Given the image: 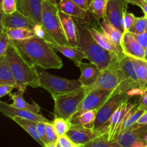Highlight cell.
I'll return each mask as SVG.
<instances>
[{"label":"cell","mask_w":147,"mask_h":147,"mask_svg":"<svg viewBox=\"0 0 147 147\" xmlns=\"http://www.w3.org/2000/svg\"><path fill=\"white\" fill-rule=\"evenodd\" d=\"M57 144L59 147H75L76 145L66 134L59 136Z\"/></svg>","instance_id":"cell-40"},{"label":"cell","mask_w":147,"mask_h":147,"mask_svg":"<svg viewBox=\"0 0 147 147\" xmlns=\"http://www.w3.org/2000/svg\"><path fill=\"white\" fill-rule=\"evenodd\" d=\"M76 65L80 70V81L84 87H90L95 83L101 73V70L94 63H86L82 61L75 63Z\"/></svg>","instance_id":"cell-19"},{"label":"cell","mask_w":147,"mask_h":147,"mask_svg":"<svg viewBox=\"0 0 147 147\" xmlns=\"http://www.w3.org/2000/svg\"><path fill=\"white\" fill-rule=\"evenodd\" d=\"M46 128V136L49 144H57L58 139V135L55 129L53 123L47 121L45 123Z\"/></svg>","instance_id":"cell-37"},{"label":"cell","mask_w":147,"mask_h":147,"mask_svg":"<svg viewBox=\"0 0 147 147\" xmlns=\"http://www.w3.org/2000/svg\"><path fill=\"white\" fill-rule=\"evenodd\" d=\"M131 58L141 89L147 86V62L146 60Z\"/></svg>","instance_id":"cell-28"},{"label":"cell","mask_w":147,"mask_h":147,"mask_svg":"<svg viewBox=\"0 0 147 147\" xmlns=\"http://www.w3.org/2000/svg\"><path fill=\"white\" fill-rule=\"evenodd\" d=\"M133 34V33H132ZM138 42L144 49L147 48V32L141 34H133Z\"/></svg>","instance_id":"cell-43"},{"label":"cell","mask_w":147,"mask_h":147,"mask_svg":"<svg viewBox=\"0 0 147 147\" xmlns=\"http://www.w3.org/2000/svg\"><path fill=\"white\" fill-rule=\"evenodd\" d=\"M14 88H15V87L11 85L0 84V97L3 98L6 95L10 94Z\"/></svg>","instance_id":"cell-44"},{"label":"cell","mask_w":147,"mask_h":147,"mask_svg":"<svg viewBox=\"0 0 147 147\" xmlns=\"http://www.w3.org/2000/svg\"><path fill=\"white\" fill-rule=\"evenodd\" d=\"M144 60L147 62V48L145 49V55H144Z\"/></svg>","instance_id":"cell-49"},{"label":"cell","mask_w":147,"mask_h":147,"mask_svg":"<svg viewBox=\"0 0 147 147\" xmlns=\"http://www.w3.org/2000/svg\"><path fill=\"white\" fill-rule=\"evenodd\" d=\"M138 104L139 108L144 109V111L147 110V86L142 90Z\"/></svg>","instance_id":"cell-41"},{"label":"cell","mask_w":147,"mask_h":147,"mask_svg":"<svg viewBox=\"0 0 147 147\" xmlns=\"http://www.w3.org/2000/svg\"><path fill=\"white\" fill-rule=\"evenodd\" d=\"M1 27L7 30L14 28H27L33 30L37 23L23 15L19 11L10 14H5L1 11Z\"/></svg>","instance_id":"cell-15"},{"label":"cell","mask_w":147,"mask_h":147,"mask_svg":"<svg viewBox=\"0 0 147 147\" xmlns=\"http://www.w3.org/2000/svg\"><path fill=\"white\" fill-rule=\"evenodd\" d=\"M66 135L76 145L81 146L87 144L102 134L98 131L86 128L80 124L72 123Z\"/></svg>","instance_id":"cell-13"},{"label":"cell","mask_w":147,"mask_h":147,"mask_svg":"<svg viewBox=\"0 0 147 147\" xmlns=\"http://www.w3.org/2000/svg\"><path fill=\"white\" fill-rule=\"evenodd\" d=\"M23 58L34 67L47 69H60L63 67L61 58L50 43L34 36L21 41H12Z\"/></svg>","instance_id":"cell-1"},{"label":"cell","mask_w":147,"mask_h":147,"mask_svg":"<svg viewBox=\"0 0 147 147\" xmlns=\"http://www.w3.org/2000/svg\"><path fill=\"white\" fill-rule=\"evenodd\" d=\"M98 110H90L84 111L80 114L76 119L70 121L72 123L80 124L89 129H93L94 127L95 121H96V115Z\"/></svg>","instance_id":"cell-29"},{"label":"cell","mask_w":147,"mask_h":147,"mask_svg":"<svg viewBox=\"0 0 147 147\" xmlns=\"http://www.w3.org/2000/svg\"><path fill=\"white\" fill-rule=\"evenodd\" d=\"M42 24L56 43L70 45L63 31L59 16L58 7L48 0H44L42 3Z\"/></svg>","instance_id":"cell-5"},{"label":"cell","mask_w":147,"mask_h":147,"mask_svg":"<svg viewBox=\"0 0 147 147\" xmlns=\"http://www.w3.org/2000/svg\"><path fill=\"white\" fill-rule=\"evenodd\" d=\"M145 1H147V0H145Z\"/></svg>","instance_id":"cell-51"},{"label":"cell","mask_w":147,"mask_h":147,"mask_svg":"<svg viewBox=\"0 0 147 147\" xmlns=\"http://www.w3.org/2000/svg\"><path fill=\"white\" fill-rule=\"evenodd\" d=\"M77 26L78 30L77 47L86 55L88 60L96 65L101 71L107 68L116 56L103 48L94 40L87 28L78 24Z\"/></svg>","instance_id":"cell-3"},{"label":"cell","mask_w":147,"mask_h":147,"mask_svg":"<svg viewBox=\"0 0 147 147\" xmlns=\"http://www.w3.org/2000/svg\"><path fill=\"white\" fill-rule=\"evenodd\" d=\"M0 111L4 116L10 118L11 119L14 117H19L22 118V119L34 121L36 122L49 121L41 113L38 114V113H33V112L29 111L27 110L16 109V108L12 107L10 104L6 103L5 102L3 101L0 102Z\"/></svg>","instance_id":"cell-18"},{"label":"cell","mask_w":147,"mask_h":147,"mask_svg":"<svg viewBox=\"0 0 147 147\" xmlns=\"http://www.w3.org/2000/svg\"><path fill=\"white\" fill-rule=\"evenodd\" d=\"M121 47L126 56L139 60H144L145 49L138 42L134 34L130 32H125L123 34Z\"/></svg>","instance_id":"cell-17"},{"label":"cell","mask_w":147,"mask_h":147,"mask_svg":"<svg viewBox=\"0 0 147 147\" xmlns=\"http://www.w3.org/2000/svg\"><path fill=\"white\" fill-rule=\"evenodd\" d=\"M40 79V87L45 89L52 96L69 93L83 88L80 80H69L54 76L40 67L37 70Z\"/></svg>","instance_id":"cell-7"},{"label":"cell","mask_w":147,"mask_h":147,"mask_svg":"<svg viewBox=\"0 0 147 147\" xmlns=\"http://www.w3.org/2000/svg\"><path fill=\"white\" fill-rule=\"evenodd\" d=\"M136 17H135L134 14L133 13L128 12L127 11L124 14L123 19V29H124V32H125L129 31L131 27L134 23L135 20H136Z\"/></svg>","instance_id":"cell-38"},{"label":"cell","mask_w":147,"mask_h":147,"mask_svg":"<svg viewBox=\"0 0 147 147\" xmlns=\"http://www.w3.org/2000/svg\"><path fill=\"white\" fill-rule=\"evenodd\" d=\"M49 42L50 43L51 46L56 52L60 53L65 57L73 60L74 63L78 61H82V60H83V59H87L86 55L78 47L59 45L55 41Z\"/></svg>","instance_id":"cell-22"},{"label":"cell","mask_w":147,"mask_h":147,"mask_svg":"<svg viewBox=\"0 0 147 147\" xmlns=\"http://www.w3.org/2000/svg\"><path fill=\"white\" fill-rule=\"evenodd\" d=\"M11 120L14 121L15 123H17L20 127L22 128L29 135L32 136L37 142H38L41 146H45L44 144L42 142L40 138L39 137L37 131V122L34 121L32 120H28V119H22L19 117H14L11 119Z\"/></svg>","instance_id":"cell-26"},{"label":"cell","mask_w":147,"mask_h":147,"mask_svg":"<svg viewBox=\"0 0 147 147\" xmlns=\"http://www.w3.org/2000/svg\"><path fill=\"white\" fill-rule=\"evenodd\" d=\"M0 84H9L16 88V82L6 55L0 57Z\"/></svg>","instance_id":"cell-24"},{"label":"cell","mask_w":147,"mask_h":147,"mask_svg":"<svg viewBox=\"0 0 147 147\" xmlns=\"http://www.w3.org/2000/svg\"><path fill=\"white\" fill-rule=\"evenodd\" d=\"M119 83L116 91L129 92L141 89L131 58L124 55L119 58Z\"/></svg>","instance_id":"cell-9"},{"label":"cell","mask_w":147,"mask_h":147,"mask_svg":"<svg viewBox=\"0 0 147 147\" xmlns=\"http://www.w3.org/2000/svg\"><path fill=\"white\" fill-rule=\"evenodd\" d=\"M119 71V58L115 57L109 67L102 70L97 80L90 86V88L116 91L120 83Z\"/></svg>","instance_id":"cell-10"},{"label":"cell","mask_w":147,"mask_h":147,"mask_svg":"<svg viewBox=\"0 0 147 147\" xmlns=\"http://www.w3.org/2000/svg\"><path fill=\"white\" fill-rule=\"evenodd\" d=\"M23 92L19 91L14 93H10L9 94L10 98L13 100V103L11 105L12 107L16 109H23V110H27L29 111H32L33 113H38L40 114V107L35 103H29L26 101L23 98Z\"/></svg>","instance_id":"cell-23"},{"label":"cell","mask_w":147,"mask_h":147,"mask_svg":"<svg viewBox=\"0 0 147 147\" xmlns=\"http://www.w3.org/2000/svg\"><path fill=\"white\" fill-rule=\"evenodd\" d=\"M48 1H50V2H52L53 4H55V5L57 6L59 4H60V2L62 1V0H48Z\"/></svg>","instance_id":"cell-48"},{"label":"cell","mask_w":147,"mask_h":147,"mask_svg":"<svg viewBox=\"0 0 147 147\" xmlns=\"http://www.w3.org/2000/svg\"><path fill=\"white\" fill-rule=\"evenodd\" d=\"M44 0H17V11L37 24H42V11Z\"/></svg>","instance_id":"cell-16"},{"label":"cell","mask_w":147,"mask_h":147,"mask_svg":"<svg viewBox=\"0 0 147 147\" xmlns=\"http://www.w3.org/2000/svg\"><path fill=\"white\" fill-rule=\"evenodd\" d=\"M87 29L90 32V34L93 36L94 40L103 48H104L105 50L110 52V53H113L119 58H121L122 56L124 55L121 47L115 44L111 40H110L109 37L102 31L101 29L95 28V27H90V28Z\"/></svg>","instance_id":"cell-20"},{"label":"cell","mask_w":147,"mask_h":147,"mask_svg":"<svg viewBox=\"0 0 147 147\" xmlns=\"http://www.w3.org/2000/svg\"><path fill=\"white\" fill-rule=\"evenodd\" d=\"M128 4H131L140 7L142 9L144 15L147 16V1L145 0H126Z\"/></svg>","instance_id":"cell-42"},{"label":"cell","mask_w":147,"mask_h":147,"mask_svg":"<svg viewBox=\"0 0 147 147\" xmlns=\"http://www.w3.org/2000/svg\"><path fill=\"white\" fill-rule=\"evenodd\" d=\"M144 111H145L144 109L139 107L138 103H136V105L128 112L127 114L125 116L124 120H123V123H122L121 129L120 134L122 132L125 131L131 127L132 126L136 124L137 123L138 120L139 119V118L144 113Z\"/></svg>","instance_id":"cell-27"},{"label":"cell","mask_w":147,"mask_h":147,"mask_svg":"<svg viewBox=\"0 0 147 147\" xmlns=\"http://www.w3.org/2000/svg\"><path fill=\"white\" fill-rule=\"evenodd\" d=\"M100 28L110 40H111L115 44L121 47V42L123 32L115 27L106 17L101 19Z\"/></svg>","instance_id":"cell-25"},{"label":"cell","mask_w":147,"mask_h":147,"mask_svg":"<svg viewBox=\"0 0 147 147\" xmlns=\"http://www.w3.org/2000/svg\"><path fill=\"white\" fill-rule=\"evenodd\" d=\"M109 1V0H92L88 10L93 12L99 19L104 18Z\"/></svg>","instance_id":"cell-32"},{"label":"cell","mask_w":147,"mask_h":147,"mask_svg":"<svg viewBox=\"0 0 147 147\" xmlns=\"http://www.w3.org/2000/svg\"><path fill=\"white\" fill-rule=\"evenodd\" d=\"M59 10L71 16L76 24L82 25L86 28L100 29V22L99 18L96 17L90 10L84 9L75 3L73 0H62L57 5Z\"/></svg>","instance_id":"cell-8"},{"label":"cell","mask_w":147,"mask_h":147,"mask_svg":"<svg viewBox=\"0 0 147 147\" xmlns=\"http://www.w3.org/2000/svg\"><path fill=\"white\" fill-rule=\"evenodd\" d=\"M127 4L128 2L126 0H109L105 16L115 27L123 33V19L126 11Z\"/></svg>","instance_id":"cell-12"},{"label":"cell","mask_w":147,"mask_h":147,"mask_svg":"<svg viewBox=\"0 0 147 147\" xmlns=\"http://www.w3.org/2000/svg\"><path fill=\"white\" fill-rule=\"evenodd\" d=\"M136 123L140 125H147V110L145 111L144 113L139 118Z\"/></svg>","instance_id":"cell-46"},{"label":"cell","mask_w":147,"mask_h":147,"mask_svg":"<svg viewBox=\"0 0 147 147\" xmlns=\"http://www.w3.org/2000/svg\"><path fill=\"white\" fill-rule=\"evenodd\" d=\"M75 147H81L80 146H78V145H76V146Z\"/></svg>","instance_id":"cell-50"},{"label":"cell","mask_w":147,"mask_h":147,"mask_svg":"<svg viewBox=\"0 0 147 147\" xmlns=\"http://www.w3.org/2000/svg\"><path fill=\"white\" fill-rule=\"evenodd\" d=\"M114 91L100 89H92L90 87V90L87 93L83 100L80 103L77 112L74 114L70 121L76 119L80 116L81 113L90 110H98L105 102L109 98Z\"/></svg>","instance_id":"cell-11"},{"label":"cell","mask_w":147,"mask_h":147,"mask_svg":"<svg viewBox=\"0 0 147 147\" xmlns=\"http://www.w3.org/2000/svg\"><path fill=\"white\" fill-rule=\"evenodd\" d=\"M16 11H17V0H1V12L5 14H10Z\"/></svg>","instance_id":"cell-36"},{"label":"cell","mask_w":147,"mask_h":147,"mask_svg":"<svg viewBox=\"0 0 147 147\" xmlns=\"http://www.w3.org/2000/svg\"><path fill=\"white\" fill-rule=\"evenodd\" d=\"M59 16L65 35L71 46L77 47L78 43V30L76 21L71 16L59 10Z\"/></svg>","instance_id":"cell-21"},{"label":"cell","mask_w":147,"mask_h":147,"mask_svg":"<svg viewBox=\"0 0 147 147\" xmlns=\"http://www.w3.org/2000/svg\"><path fill=\"white\" fill-rule=\"evenodd\" d=\"M129 32L133 34H141L147 32V16L136 17L134 23Z\"/></svg>","instance_id":"cell-34"},{"label":"cell","mask_w":147,"mask_h":147,"mask_svg":"<svg viewBox=\"0 0 147 147\" xmlns=\"http://www.w3.org/2000/svg\"><path fill=\"white\" fill-rule=\"evenodd\" d=\"M52 123L58 136L67 134L72 124L70 120L61 117H55V119Z\"/></svg>","instance_id":"cell-33"},{"label":"cell","mask_w":147,"mask_h":147,"mask_svg":"<svg viewBox=\"0 0 147 147\" xmlns=\"http://www.w3.org/2000/svg\"><path fill=\"white\" fill-rule=\"evenodd\" d=\"M46 122H37V131L39 137L42 140V142L44 144L45 146L46 145L49 144L48 141H47V136H46V128H45ZM44 146V147H45Z\"/></svg>","instance_id":"cell-39"},{"label":"cell","mask_w":147,"mask_h":147,"mask_svg":"<svg viewBox=\"0 0 147 147\" xmlns=\"http://www.w3.org/2000/svg\"><path fill=\"white\" fill-rule=\"evenodd\" d=\"M81 147H122L118 141L111 142L109 140L107 134H102Z\"/></svg>","instance_id":"cell-31"},{"label":"cell","mask_w":147,"mask_h":147,"mask_svg":"<svg viewBox=\"0 0 147 147\" xmlns=\"http://www.w3.org/2000/svg\"><path fill=\"white\" fill-rule=\"evenodd\" d=\"M90 90V87L82 88L52 96L55 102L53 115L55 117L70 119L77 112L80 103Z\"/></svg>","instance_id":"cell-4"},{"label":"cell","mask_w":147,"mask_h":147,"mask_svg":"<svg viewBox=\"0 0 147 147\" xmlns=\"http://www.w3.org/2000/svg\"><path fill=\"white\" fill-rule=\"evenodd\" d=\"M5 55L9 63L16 82V88L24 93L28 86L37 88L40 87V79L37 67L29 64L21 55L15 46L11 44Z\"/></svg>","instance_id":"cell-2"},{"label":"cell","mask_w":147,"mask_h":147,"mask_svg":"<svg viewBox=\"0 0 147 147\" xmlns=\"http://www.w3.org/2000/svg\"><path fill=\"white\" fill-rule=\"evenodd\" d=\"M117 141L122 147H131L138 141H143L147 144V125L136 123L122 132Z\"/></svg>","instance_id":"cell-14"},{"label":"cell","mask_w":147,"mask_h":147,"mask_svg":"<svg viewBox=\"0 0 147 147\" xmlns=\"http://www.w3.org/2000/svg\"><path fill=\"white\" fill-rule=\"evenodd\" d=\"M73 1L84 9L88 10L89 6L91 3L92 0H73Z\"/></svg>","instance_id":"cell-45"},{"label":"cell","mask_w":147,"mask_h":147,"mask_svg":"<svg viewBox=\"0 0 147 147\" xmlns=\"http://www.w3.org/2000/svg\"><path fill=\"white\" fill-rule=\"evenodd\" d=\"M131 147H147V144L143 141H138L135 142Z\"/></svg>","instance_id":"cell-47"},{"label":"cell","mask_w":147,"mask_h":147,"mask_svg":"<svg viewBox=\"0 0 147 147\" xmlns=\"http://www.w3.org/2000/svg\"><path fill=\"white\" fill-rule=\"evenodd\" d=\"M142 93V89L122 93L117 91L113 92L109 98L105 102L104 104L98 110L93 129L100 132V131L105 127L112 115L122 103L129 101V99L134 96H141Z\"/></svg>","instance_id":"cell-6"},{"label":"cell","mask_w":147,"mask_h":147,"mask_svg":"<svg viewBox=\"0 0 147 147\" xmlns=\"http://www.w3.org/2000/svg\"><path fill=\"white\" fill-rule=\"evenodd\" d=\"M9 37L12 41H21L35 36L32 30L27 28H14L6 30Z\"/></svg>","instance_id":"cell-30"},{"label":"cell","mask_w":147,"mask_h":147,"mask_svg":"<svg viewBox=\"0 0 147 147\" xmlns=\"http://www.w3.org/2000/svg\"><path fill=\"white\" fill-rule=\"evenodd\" d=\"M11 44V40L7 34V31L4 28L1 27L0 31V57L4 55Z\"/></svg>","instance_id":"cell-35"}]
</instances>
